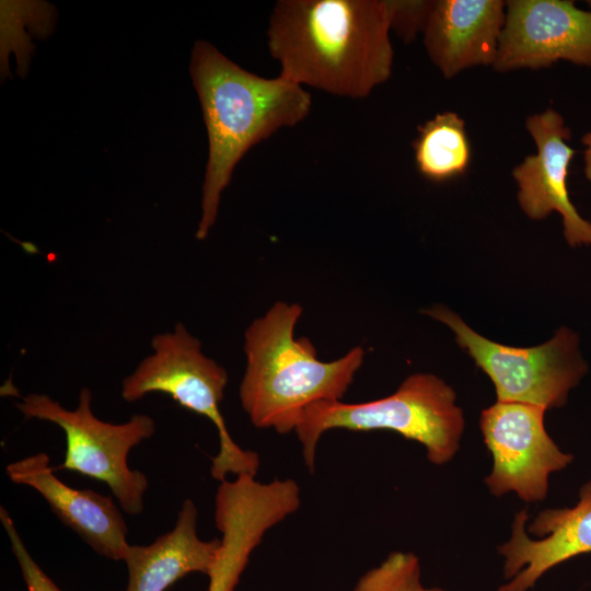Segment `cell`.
<instances>
[{
  "mask_svg": "<svg viewBox=\"0 0 591 591\" xmlns=\"http://www.w3.org/2000/svg\"><path fill=\"white\" fill-rule=\"evenodd\" d=\"M390 31L385 0H279L267 44L281 77L363 99L392 74Z\"/></svg>",
  "mask_w": 591,
  "mask_h": 591,
  "instance_id": "1",
  "label": "cell"
},
{
  "mask_svg": "<svg viewBox=\"0 0 591 591\" xmlns=\"http://www.w3.org/2000/svg\"><path fill=\"white\" fill-rule=\"evenodd\" d=\"M189 72L209 144L196 231V237L204 240L216 222L221 193L239 161L277 130L304 120L312 99L301 85L281 76L267 79L246 71L204 40L194 45Z\"/></svg>",
  "mask_w": 591,
  "mask_h": 591,
  "instance_id": "2",
  "label": "cell"
},
{
  "mask_svg": "<svg viewBox=\"0 0 591 591\" xmlns=\"http://www.w3.org/2000/svg\"><path fill=\"white\" fill-rule=\"evenodd\" d=\"M301 314L298 303L276 302L244 334L241 405L255 427L281 434L296 430L310 405L341 401L364 358L357 346L339 359L318 360L306 337H294Z\"/></svg>",
  "mask_w": 591,
  "mask_h": 591,
  "instance_id": "3",
  "label": "cell"
},
{
  "mask_svg": "<svg viewBox=\"0 0 591 591\" xmlns=\"http://www.w3.org/2000/svg\"><path fill=\"white\" fill-rule=\"evenodd\" d=\"M464 427L454 390L434 374L415 373L383 398L364 403L316 402L303 412L294 431L304 464L313 473L317 442L332 429L394 431L424 445L430 463L444 465L457 453Z\"/></svg>",
  "mask_w": 591,
  "mask_h": 591,
  "instance_id": "4",
  "label": "cell"
},
{
  "mask_svg": "<svg viewBox=\"0 0 591 591\" xmlns=\"http://www.w3.org/2000/svg\"><path fill=\"white\" fill-rule=\"evenodd\" d=\"M152 354L121 384V397L134 403L150 393H163L179 406L209 419L218 431L219 452L211 460V476L220 483L229 474L256 476L259 455L242 449L231 438L220 403L228 383L223 367L205 356L201 343L182 323L155 335Z\"/></svg>",
  "mask_w": 591,
  "mask_h": 591,
  "instance_id": "5",
  "label": "cell"
},
{
  "mask_svg": "<svg viewBox=\"0 0 591 591\" xmlns=\"http://www.w3.org/2000/svg\"><path fill=\"white\" fill-rule=\"evenodd\" d=\"M92 393L84 387L76 409L42 393H30L16 403L25 419H39L59 426L66 436L65 460L54 470H68L105 483L120 508L129 515L143 511L149 482L146 474L131 470V449L155 432V421L144 414L132 415L123 424L99 419L92 412Z\"/></svg>",
  "mask_w": 591,
  "mask_h": 591,
  "instance_id": "6",
  "label": "cell"
},
{
  "mask_svg": "<svg viewBox=\"0 0 591 591\" xmlns=\"http://www.w3.org/2000/svg\"><path fill=\"white\" fill-rule=\"evenodd\" d=\"M425 313L451 328L459 346L490 378L497 401L532 404L545 410L561 407L587 372L579 338L569 328L558 329L540 346L519 348L485 338L444 305H433Z\"/></svg>",
  "mask_w": 591,
  "mask_h": 591,
  "instance_id": "7",
  "label": "cell"
},
{
  "mask_svg": "<svg viewBox=\"0 0 591 591\" xmlns=\"http://www.w3.org/2000/svg\"><path fill=\"white\" fill-rule=\"evenodd\" d=\"M545 412L532 404L500 401L482 412L479 427L493 457L485 484L495 497L514 493L524 502L543 501L549 476L572 462L573 455L548 436Z\"/></svg>",
  "mask_w": 591,
  "mask_h": 591,
  "instance_id": "8",
  "label": "cell"
},
{
  "mask_svg": "<svg viewBox=\"0 0 591 591\" xmlns=\"http://www.w3.org/2000/svg\"><path fill=\"white\" fill-rule=\"evenodd\" d=\"M558 60L591 67V11L570 0H509L497 71L540 69Z\"/></svg>",
  "mask_w": 591,
  "mask_h": 591,
  "instance_id": "9",
  "label": "cell"
},
{
  "mask_svg": "<svg viewBox=\"0 0 591 591\" xmlns=\"http://www.w3.org/2000/svg\"><path fill=\"white\" fill-rule=\"evenodd\" d=\"M528 508L513 518L511 537L498 546L508 581L498 591H529L555 566L591 553V479L569 508L544 509L528 525Z\"/></svg>",
  "mask_w": 591,
  "mask_h": 591,
  "instance_id": "10",
  "label": "cell"
},
{
  "mask_svg": "<svg viewBox=\"0 0 591 591\" xmlns=\"http://www.w3.org/2000/svg\"><path fill=\"white\" fill-rule=\"evenodd\" d=\"M526 129L537 152L525 157L512 171L518 184V201L524 213L542 220L556 211L563 218L564 235L571 246L591 245V222L583 219L570 201L567 176L575 154L567 144L570 129L553 108L531 115Z\"/></svg>",
  "mask_w": 591,
  "mask_h": 591,
  "instance_id": "11",
  "label": "cell"
},
{
  "mask_svg": "<svg viewBox=\"0 0 591 591\" xmlns=\"http://www.w3.org/2000/svg\"><path fill=\"white\" fill-rule=\"evenodd\" d=\"M48 454L38 452L7 465L14 484L33 488L42 495L57 519L77 533L95 553L112 560H123L128 529L112 497L91 489H77L54 474Z\"/></svg>",
  "mask_w": 591,
  "mask_h": 591,
  "instance_id": "12",
  "label": "cell"
},
{
  "mask_svg": "<svg viewBox=\"0 0 591 591\" xmlns=\"http://www.w3.org/2000/svg\"><path fill=\"white\" fill-rule=\"evenodd\" d=\"M506 20L501 0L434 1L424 31L426 51L445 78L494 66Z\"/></svg>",
  "mask_w": 591,
  "mask_h": 591,
  "instance_id": "13",
  "label": "cell"
},
{
  "mask_svg": "<svg viewBox=\"0 0 591 591\" xmlns=\"http://www.w3.org/2000/svg\"><path fill=\"white\" fill-rule=\"evenodd\" d=\"M283 519L280 502L263 489L242 484L219 488L215 521L222 538L208 591H234L253 551L266 532Z\"/></svg>",
  "mask_w": 591,
  "mask_h": 591,
  "instance_id": "14",
  "label": "cell"
},
{
  "mask_svg": "<svg viewBox=\"0 0 591 591\" xmlns=\"http://www.w3.org/2000/svg\"><path fill=\"white\" fill-rule=\"evenodd\" d=\"M198 510L185 499L174 528L148 545H130L124 561L126 591H164L190 572L209 577L217 563L221 540L204 541L197 534Z\"/></svg>",
  "mask_w": 591,
  "mask_h": 591,
  "instance_id": "15",
  "label": "cell"
},
{
  "mask_svg": "<svg viewBox=\"0 0 591 591\" xmlns=\"http://www.w3.org/2000/svg\"><path fill=\"white\" fill-rule=\"evenodd\" d=\"M413 148L418 172L432 182L464 174L472 159L465 121L453 112L438 114L419 126Z\"/></svg>",
  "mask_w": 591,
  "mask_h": 591,
  "instance_id": "16",
  "label": "cell"
},
{
  "mask_svg": "<svg viewBox=\"0 0 591 591\" xmlns=\"http://www.w3.org/2000/svg\"><path fill=\"white\" fill-rule=\"evenodd\" d=\"M354 591H448L439 587H425L421 582L419 558L410 552L390 553L380 565L366 571L356 582Z\"/></svg>",
  "mask_w": 591,
  "mask_h": 591,
  "instance_id": "17",
  "label": "cell"
},
{
  "mask_svg": "<svg viewBox=\"0 0 591 591\" xmlns=\"http://www.w3.org/2000/svg\"><path fill=\"white\" fill-rule=\"evenodd\" d=\"M385 3L390 28L405 43L424 33L434 5L431 0H385Z\"/></svg>",
  "mask_w": 591,
  "mask_h": 591,
  "instance_id": "18",
  "label": "cell"
},
{
  "mask_svg": "<svg viewBox=\"0 0 591 591\" xmlns=\"http://www.w3.org/2000/svg\"><path fill=\"white\" fill-rule=\"evenodd\" d=\"M0 520L8 534L12 553L19 564L27 591H61L34 560L18 533L12 518L2 506Z\"/></svg>",
  "mask_w": 591,
  "mask_h": 591,
  "instance_id": "19",
  "label": "cell"
},
{
  "mask_svg": "<svg viewBox=\"0 0 591 591\" xmlns=\"http://www.w3.org/2000/svg\"><path fill=\"white\" fill-rule=\"evenodd\" d=\"M582 143L586 146V150H584V175L588 178V181L591 182V131L583 135Z\"/></svg>",
  "mask_w": 591,
  "mask_h": 591,
  "instance_id": "20",
  "label": "cell"
}]
</instances>
